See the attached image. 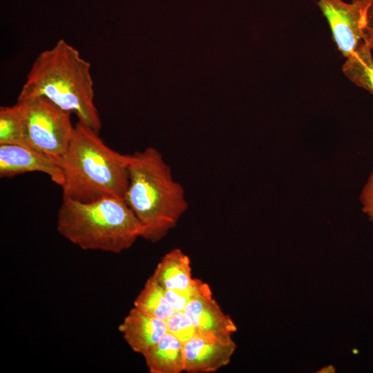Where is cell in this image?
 Listing matches in <instances>:
<instances>
[{
	"label": "cell",
	"instance_id": "obj_3",
	"mask_svg": "<svg viewBox=\"0 0 373 373\" xmlns=\"http://www.w3.org/2000/svg\"><path fill=\"white\" fill-rule=\"evenodd\" d=\"M124 200L141 226V238L155 243L173 229L188 208L183 186L154 147L131 154Z\"/></svg>",
	"mask_w": 373,
	"mask_h": 373
},
{
	"label": "cell",
	"instance_id": "obj_4",
	"mask_svg": "<svg viewBox=\"0 0 373 373\" xmlns=\"http://www.w3.org/2000/svg\"><path fill=\"white\" fill-rule=\"evenodd\" d=\"M58 233L83 250L119 254L141 238V226L124 199L89 202L63 200L57 218Z\"/></svg>",
	"mask_w": 373,
	"mask_h": 373
},
{
	"label": "cell",
	"instance_id": "obj_2",
	"mask_svg": "<svg viewBox=\"0 0 373 373\" xmlns=\"http://www.w3.org/2000/svg\"><path fill=\"white\" fill-rule=\"evenodd\" d=\"M43 96L98 132L102 123L94 104L90 64L64 39L36 57L17 100Z\"/></svg>",
	"mask_w": 373,
	"mask_h": 373
},
{
	"label": "cell",
	"instance_id": "obj_1",
	"mask_svg": "<svg viewBox=\"0 0 373 373\" xmlns=\"http://www.w3.org/2000/svg\"><path fill=\"white\" fill-rule=\"evenodd\" d=\"M131 154L108 146L99 133L80 122L58 161L64 173L63 200L89 202L124 198L129 182Z\"/></svg>",
	"mask_w": 373,
	"mask_h": 373
},
{
	"label": "cell",
	"instance_id": "obj_12",
	"mask_svg": "<svg viewBox=\"0 0 373 373\" xmlns=\"http://www.w3.org/2000/svg\"><path fill=\"white\" fill-rule=\"evenodd\" d=\"M153 274L165 290L184 289L195 280L189 257L178 248L166 253Z\"/></svg>",
	"mask_w": 373,
	"mask_h": 373
},
{
	"label": "cell",
	"instance_id": "obj_5",
	"mask_svg": "<svg viewBox=\"0 0 373 373\" xmlns=\"http://www.w3.org/2000/svg\"><path fill=\"white\" fill-rule=\"evenodd\" d=\"M32 149L59 159L72 138L71 113L43 96L17 100Z\"/></svg>",
	"mask_w": 373,
	"mask_h": 373
},
{
	"label": "cell",
	"instance_id": "obj_11",
	"mask_svg": "<svg viewBox=\"0 0 373 373\" xmlns=\"http://www.w3.org/2000/svg\"><path fill=\"white\" fill-rule=\"evenodd\" d=\"M142 356L151 373L184 371L183 343L169 332Z\"/></svg>",
	"mask_w": 373,
	"mask_h": 373
},
{
	"label": "cell",
	"instance_id": "obj_13",
	"mask_svg": "<svg viewBox=\"0 0 373 373\" xmlns=\"http://www.w3.org/2000/svg\"><path fill=\"white\" fill-rule=\"evenodd\" d=\"M133 305L151 316L166 321L174 311L167 300L165 289L153 274L135 298Z\"/></svg>",
	"mask_w": 373,
	"mask_h": 373
},
{
	"label": "cell",
	"instance_id": "obj_8",
	"mask_svg": "<svg viewBox=\"0 0 373 373\" xmlns=\"http://www.w3.org/2000/svg\"><path fill=\"white\" fill-rule=\"evenodd\" d=\"M28 172H41L59 185L64 173L57 159L26 146L0 144V177L12 178Z\"/></svg>",
	"mask_w": 373,
	"mask_h": 373
},
{
	"label": "cell",
	"instance_id": "obj_17",
	"mask_svg": "<svg viewBox=\"0 0 373 373\" xmlns=\"http://www.w3.org/2000/svg\"><path fill=\"white\" fill-rule=\"evenodd\" d=\"M167 332L184 343L197 332L189 317L184 311L174 310L165 321Z\"/></svg>",
	"mask_w": 373,
	"mask_h": 373
},
{
	"label": "cell",
	"instance_id": "obj_19",
	"mask_svg": "<svg viewBox=\"0 0 373 373\" xmlns=\"http://www.w3.org/2000/svg\"><path fill=\"white\" fill-rule=\"evenodd\" d=\"M316 372L318 373H333L336 372V368L332 365L325 366Z\"/></svg>",
	"mask_w": 373,
	"mask_h": 373
},
{
	"label": "cell",
	"instance_id": "obj_18",
	"mask_svg": "<svg viewBox=\"0 0 373 373\" xmlns=\"http://www.w3.org/2000/svg\"><path fill=\"white\" fill-rule=\"evenodd\" d=\"M360 200L363 212L373 221V171L363 189Z\"/></svg>",
	"mask_w": 373,
	"mask_h": 373
},
{
	"label": "cell",
	"instance_id": "obj_15",
	"mask_svg": "<svg viewBox=\"0 0 373 373\" xmlns=\"http://www.w3.org/2000/svg\"><path fill=\"white\" fill-rule=\"evenodd\" d=\"M343 71L353 83L373 95L372 51H363L347 58L343 66Z\"/></svg>",
	"mask_w": 373,
	"mask_h": 373
},
{
	"label": "cell",
	"instance_id": "obj_6",
	"mask_svg": "<svg viewBox=\"0 0 373 373\" xmlns=\"http://www.w3.org/2000/svg\"><path fill=\"white\" fill-rule=\"evenodd\" d=\"M334 43L347 58L373 50V0H318Z\"/></svg>",
	"mask_w": 373,
	"mask_h": 373
},
{
	"label": "cell",
	"instance_id": "obj_10",
	"mask_svg": "<svg viewBox=\"0 0 373 373\" xmlns=\"http://www.w3.org/2000/svg\"><path fill=\"white\" fill-rule=\"evenodd\" d=\"M118 329L132 350L142 355L167 332L165 321L135 307L129 311Z\"/></svg>",
	"mask_w": 373,
	"mask_h": 373
},
{
	"label": "cell",
	"instance_id": "obj_14",
	"mask_svg": "<svg viewBox=\"0 0 373 373\" xmlns=\"http://www.w3.org/2000/svg\"><path fill=\"white\" fill-rule=\"evenodd\" d=\"M0 144L31 148L28 140L25 121L17 103L12 106L0 108Z\"/></svg>",
	"mask_w": 373,
	"mask_h": 373
},
{
	"label": "cell",
	"instance_id": "obj_9",
	"mask_svg": "<svg viewBox=\"0 0 373 373\" xmlns=\"http://www.w3.org/2000/svg\"><path fill=\"white\" fill-rule=\"evenodd\" d=\"M184 312L198 332L220 338H230L237 327L230 316L226 314L213 297L211 290L193 298Z\"/></svg>",
	"mask_w": 373,
	"mask_h": 373
},
{
	"label": "cell",
	"instance_id": "obj_7",
	"mask_svg": "<svg viewBox=\"0 0 373 373\" xmlns=\"http://www.w3.org/2000/svg\"><path fill=\"white\" fill-rule=\"evenodd\" d=\"M236 349L232 337L220 338L197 331L183 343L184 372H215L230 362Z\"/></svg>",
	"mask_w": 373,
	"mask_h": 373
},
{
	"label": "cell",
	"instance_id": "obj_16",
	"mask_svg": "<svg viewBox=\"0 0 373 373\" xmlns=\"http://www.w3.org/2000/svg\"><path fill=\"white\" fill-rule=\"evenodd\" d=\"M209 290L211 288L207 283L195 278L190 287L181 290H165V294L173 310L184 311L193 298Z\"/></svg>",
	"mask_w": 373,
	"mask_h": 373
}]
</instances>
